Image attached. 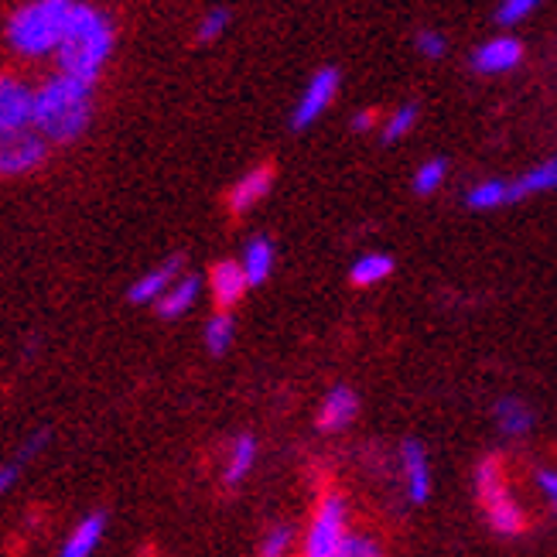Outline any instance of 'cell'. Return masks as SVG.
Instances as JSON below:
<instances>
[{
  "mask_svg": "<svg viewBox=\"0 0 557 557\" xmlns=\"http://www.w3.org/2000/svg\"><path fill=\"white\" fill-rule=\"evenodd\" d=\"M356 414H359V397L349 391V386H332L319 407V428L329 434L343 431L356 421Z\"/></svg>",
  "mask_w": 557,
  "mask_h": 557,
  "instance_id": "5bb4252c",
  "label": "cell"
},
{
  "mask_svg": "<svg viewBox=\"0 0 557 557\" xmlns=\"http://www.w3.org/2000/svg\"><path fill=\"white\" fill-rule=\"evenodd\" d=\"M376 127V113L373 110H359L356 116H352V131L356 134H367V131H373Z\"/></svg>",
  "mask_w": 557,
  "mask_h": 557,
  "instance_id": "1f68e13d",
  "label": "cell"
},
{
  "mask_svg": "<svg viewBox=\"0 0 557 557\" xmlns=\"http://www.w3.org/2000/svg\"><path fill=\"white\" fill-rule=\"evenodd\" d=\"M103 534H107V513H89V517L79 520L76 530H72L59 554L62 557H89L96 547H100Z\"/></svg>",
  "mask_w": 557,
  "mask_h": 557,
  "instance_id": "2e32d148",
  "label": "cell"
},
{
  "mask_svg": "<svg viewBox=\"0 0 557 557\" xmlns=\"http://www.w3.org/2000/svg\"><path fill=\"white\" fill-rule=\"evenodd\" d=\"M520 62H523V45L513 35H496L472 52V69L479 76H503V72H513Z\"/></svg>",
  "mask_w": 557,
  "mask_h": 557,
  "instance_id": "ba28073f",
  "label": "cell"
},
{
  "mask_svg": "<svg viewBox=\"0 0 557 557\" xmlns=\"http://www.w3.org/2000/svg\"><path fill=\"white\" fill-rule=\"evenodd\" d=\"M391 274H394V257H386V253H362L349 268V281L356 287H373Z\"/></svg>",
  "mask_w": 557,
  "mask_h": 557,
  "instance_id": "44dd1931",
  "label": "cell"
},
{
  "mask_svg": "<svg viewBox=\"0 0 557 557\" xmlns=\"http://www.w3.org/2000/svg\"><path fill=\"white\" fill-rule=\"evenodd\" d=\"M541 191H557V154L541 161L537 168H530L520 178L506 182V199H510V206L530 196H541Z\"/></svg>",
  "mask_w": 557,
  "mask_h": 557,
  "instance_id": "9a60e30c",
  "label": "cell"
},
{
  "mask_svg": "<svg viewBox=\"0 0 557 557\" xmlns=\"http://www.w3.org/2000/svg\"><path fill=\"white\" fill-rule=\"evenodd\" d=\"M380 550H376V544L373 541H367V537H346L343 541V550H338V557H376Z\"/></svg>",
  "mask_w": 557,
  "mask_h": 557,
  "instance_id": "f1b7e54d",
  "label": "cell"
},
{
  "mask_svg": "<svg viewBox=\"0 0 557 557\" xmlns=\"http://www.w3.org/2000/svg\"><path fill=\"white\" fill-rule=\"evenodd\" d=\"M445 175H448V164L442 158L424 161L418 168V175H414V191H418V196H434V191L445 185Z\"/></svg>",
  "mask_w": 557,
  "mask_h": 557,
  "instance_id": "d4e9b609",
  "label": "cell"
},
{
  "mask_svg": "<svg viewBox=\"0 0 557 557\" xmlns=\"http://www.w3.org/2000/svg\"><path fill=\"white\" fill-rule=\"evenodd\" d=\"M537 490H541V496L557 510V469H541L537 472Z\"/></svg>",
  "mask_w": 557,
  "mask_h": 557,
  "instance_id": "f546056e",
  "label": "cell"
},
{
  "mask_svg": "<svg viewBox=\"0 0 557 557\" xmlns=\"http://www.w3.org/2000/svg\"><path fill=\"white\" fill-rule=\"evenodd\" d=\"M400 469H404V486L410 503H428L431 496V466H428V451L418 438H407L400 445Z\"/></svg>",
  "mask_w": 557,
  "mask_h": 557,
  "instance_id": "30bf717a",
  "label": "cell"
},
{
  "mask_svg": "<svg viewBox=\"0 0 557 557\" xmlns=\"http://www.w3.org/2000/svg\"><path fill=\"white\" fill-rule=\"evenodd\" d=\"M178 277H182V257H172V260L158 263V268H151L144 277H137L127 290V298L134 305H154Z\"/></svg>",
  "mask_w": 557,
  "mask_h": 557,
  "instance_id": "4fadbf2b",
  "label": "cell"
},
{
  "mask_svg": "<svg viewBox=\"0 0 557 557\" xmlns=\"http://www.w3.org/2000/svg\"><path fill=\"white\" fill-rule=\"evenodd\" d=\"M35 92L17 76H0V131L32 127Z\"/></svg>",
  "mask_w": 557,
  "mask_h": 557,
  "instance_id": "9c48e42d",
  "label": "cell"
},
{
  "mask_svg": "<svg viewBox=\"0 0 557 557\" xmlns=\"http://www.w3.org/2000/svg\"><path fill=\"white\" fill-rule=\"evenodd\" d=\"M110 55H113V21L92 4H76L69 32L59 45V72L92 86L100 79Z\"/></svg>",
  "mask_w": 557,
  "mask_h": 557,
  "instance_id": "7a4b0ae2",
  "label": "cell"
},
{
  "mask_svg": "<svg viewBox=\"0 0 557 557\" xmlns=\"http://www.w3.org/2000/svg\"><path fill=\"white\" fill-rule=\"evenodd\" d=\"M199 301V277L191 274H182L172 287L164 290V295L154 301L161 319H182V314Z\"/></svg>",
  "mask_w": 557,
  "mask_h": 557,
  "instance_id": "e0dca14e",
  "label": "cell"
},
{
  "mask_svg": "<svg viewBox=\"0 0 557 557\" xmlns=\"http://www.w3.org/2000/svg\"><path fill=\"white\" fill-rule=\"evenodd\" d=\"M349 513H346V499L332 493L319 503L311 523H308V534H305V554L308 557H338L343 550V541L349 537Z\"/></svg>",
  "mask_w": 557,
  "mask_h": 557,
  "instance_id": "5b68a950",
  "label": "cell"
},
{
  "mask_svg": "<svg viewBox=\"0 0 557 557\" xmlns=\"http://www.w3.org/2000/svg\"><path fill=\"white\" fill-rule=\"evenodd\" d=\"M271 185H274V172L268 164H260L253 168V172H247L244 178H239L233 188H230V196H226V206L233 215H244L250 209H257L263 202V196H271Z\"/></svg>",
  "mask_w": 557,
  "mask_h": 557,
  "instance_id": "7c38bea8",
  "label": "cell"
},
{
  "mask_svg": "<svg viewBox=\"0 0 557 557\" xmlns=\"http://www.w3.org/2000/svg\"><path fill=\"white\" fill-rule=\"evenodd\" d=\"M79 0H28L8 21V41L17 55H48L59 52L69 32L72 11Z\"/></svg>",
  "mask_w": 557,
  "mask_h": 557,
  "instance_id": "3957f363",
  "label": "cell"
},
{
  "mask_svg": "<svg viewBox=\"0 0 557 557\" xmlns=\"http://www.w3.org/2000/svg\"><path fill=\"white\" fill-rule=\"evenodd\" d=\"M338 83H343V76H338V69H332V65L314 72V76L308 79V86H305V92H301L295 113H290V127H295V131H308L314 120H319L335 103Z\"/></svg>",
  "mask_w": 557,
  "mask_h": 557,
  "instance_id": "52a82bcc",
  "label": "cell"
},
{
  "mask_svg": "<svg viewBox=\"0 0 557 557\" xmlns=\"http://www.w3.org/2000/svg\"><path fill=\"white\" fill-rule=\"evenodd\" d=\"M48 158V137L35 127L0 131V178L28 175Z\"/></svg>",
  "mask_w": 557,
  "mask_h": 557,
  "instance_id": "8992f818",
  "label": "cell"
},
{
  "mask_svg": "<svg viewBox=\"0 0 557 557\" xmlns=\"http://www.w3.org/2000/svg\"><path fill=\"white\" fill-rule=\"evenodd\" d=\"M496 424L506 438H523L534 428V410H530L520 397H503L496 404Z\"/></svg>",
  "mask_w": 557,
  "mask_h": 557,
  "instance_id": "ac0fdd59",
  "label": "cell"
},
{
  "mask_svg": "<svg viewBox=\"0 0 557 557\" xmlns=\"http://www.w3.org/2000/svg\"><path fill=\"white\" fill-rule=\"evenodd\" d=\"M233 314L223 308L220 314H212V319L206 322V332H202V338H206V349L212 352V356H223V352H230V346H233Z\"/></svg>",
  "mask_w": 557,
  "mask_h": 557,
  "instance_id": "7402d4cb",
  "label": "cell"
},
{
  "mask_svg": "<svg viewBox=\"0 0 557 557\" xmlns=\"http://www.w3.org/2000/svg\"><path fill=\"white\" fill-rule=\"evenodd\" d=\"M21 458H14V462L11 466H0V496H4L11 486H14V482H17V472H21Z\"/></svg>",
  "mask_w": 557,
  "mask_h": 557,
  "instance_id": "4dcf8cb0",
  "label": "cell"
},
{
  "mask_svg": "<svg viewBox=\"0 0 557 557\" xmlns=\"http://www.w3.org/2000/svg\"><path fill=\"white\" fill-rule=\"evenodd\" d=\"M92 116V86L59 72L55 79H48L41 89H35V110L32 127L55 144L76 140Z\"/></svg>",
  "mask_w": 557,
  "mask_h": 557,
  "instance_id": "6da1fadb",
  "label": "cell"
},
{
  "mask_svg": "<svg viewBox=\"0 0 557 557\" xmlns=\"http://www.w3.org/2000/svg\"><path fill=\"white\" fill-rule=\"evenodd\" d=\"M475 496L499 537H520L527 530V513L506 486V462L499 455H486L475 466Z\"/></svg>",
  "mask_w": 557,
  "mask_h": 557,
  "instance_id": "277c9868",
  "label": "cell"
},
{
  "mask_svg": "<svg viewBox=\"0 0 557 557\" xmlns=\"http://www.w3.org/2000/svg\"><path fill=\"white\" fill-rule=\"evenodd\" d=\"M244 271H247V281H250V287H257V284H263L271 277V271H274V244L268 236H253L250 244H247V250H244Z\"/></svg>",
  "mask_w": 557,
  "mask_h": 557,
  "instance_id": "d6986e66",
  "label": "cell"
},
{
  "mask_svg": "<svg viewBox=\"0 0 557 557\" xmlns=\"http://www.w3.org/2000/svg\"><path fill=\"white\" fill-rule=\"evenodd\" d=\"M290 544H295V534H290V527H271L268 534H263V541H260V554L263 557H281V554H287L290 550Z\"/></svg>",
  "mask_w": 557,
  "mask_h": 557,
  "instance_id": "484cf974",
  "label": "cell"
},
{
  "mask_svg": "<svg viewBox=\"0 0 557 557\" xmlns=\"http://www.w3.org/2000/svg\"><path fill=\"white\" fill-rule=\"evenodd\" d=\"M541 4H544V0H499L496 24H499V28H517V24H523Z\"/></svg>",
  "mask_w": 557,
  "mask_h": 557,
  "instance_id": "cb8c5ba5",
  "label": "cell"
},
{
  "mask_svg": "<svg viewBox=\"0 0 557 557\" xmlns=\"http://www.w3.org/2000/svg\"><path fill=\"white\" fill-rule=\"evenodd\" d=\"M230 28V11L226 8H212L202 21H199V41H215Z\"/></svg>",
  "mask_w": 557,
  "mask_h": 557,
  "instance_id": "4316f807",
  "label": "cell"
},
{
  "mask_svg": "<svg viewBox=\"0 0 557 557\" xmlns=\"http://www.w3.org/2000/svg\"><path fill=\"white\" fill-rule=\"evenodd\" d=\"M414 45H418V52H421L424 59H445V52H448V38H445L442 32H434V28L421 32Z\"/></svg>",
  "mask_w": 557,
  "mask_h": 557,
  "instance_id": "83f0119b",
  "label": "cell"
},
{
  "mask_svg": "<svg viewBox=\"0 0 557 557\" xmlns=\"http://www.w3.org/2000/svg\"><path fill=\"white\" fill-rule=\"evenodd\" d=\"M253 466H257V442L250 438V434H239V438L230 445L226 472H223L226 486H239V482H244V479L250 475Z\"/></svg>",
  "mask_w": 557,
  "mask_h": 557,
  "instance_id": "ffe728a7",
  "label": "cell"
},
{
  "mask_svg": "<svg viewBox=\"0 0 557 557\" xmlns=\"http://www.w3.org/2000/svg\"><path fill=\"white\" fill-rule=\"evenodd\" d=\"M414 124H418V107H400V110H394L391 116H386V124H383V131H380V140L383 144H394V140H400V137H407L410 131H414Z\"/></svg>",
  "mask_w": 557,
  "mask_h": 557,
  "instance_id": "603a6c76",
  "label": "cell"
},
{
  "mask_svg": "<svg viewBox=\"0 0 557 557\" xmlns=\"http://www.w3.org/2000/svg\"><path fill=\"white\" fill-rule=\"evenodd\" d=\"M247 271H244V263H236V260H220L215 268L209 271V290H212V298L220 308H233L239 305V298L247 295Z\"/></svg>",
  "mask_w": 557,
  "mask_h": 557,
  "instance_id": "8fae6325",
  "label": "cell"
}]
</instances>
